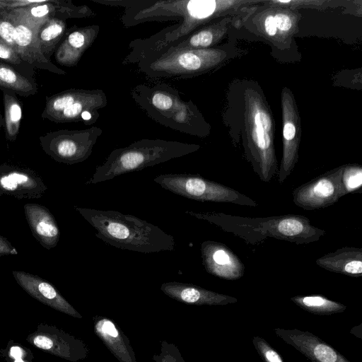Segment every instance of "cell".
<instances>
[{"instance_id":"7c38bea8","label":"cell","mask_w":362,"mask_h":362,"mask_svg":"<svg viewBox=\"0 0 362 362\" xmlns=\"http://www.w3.org/2000/svg\"><path fill=\"white\" fill-rule=\"evenodd\" d=\"M0 16L9 20L14 25L16 50L23 61L38 69L59 75L66 74L42 54L37 39V34L41 26L23 19L11 11L0 13Z\"/></svg>"},{"instance_id":"484cf974","label":"cell","mask_w":362,"mask_h":362,"mask_svg":"<svg viewBox=\"0 0 362 362\" xmlns=\"http://www.w3.org/2000/svg\"><path fill=\"white\" fill-rule=\"evenodd\" d=\"M91 91L92 90L71 88L46 96L42 118L51 121L64 109L86 97Z\"/></svg>"},{"instance_id":"5b68a950","label":"cell","mask_w":362,"mask_h":362,"mask_svg":"<svg viewBox=\"0 0 362 362\" xmlns=\"http://www.w3.org/2000/svg\"><path fill=\"white\" fill-rule=\"evenodd\" d=\"M245 122V157L259 179L269 182L278 173L274 126L269 108L257 93H248L246 96Z\"/></svg>"},{"instance_id":"52a82bcc","label":"cell","mask_w":362,"mask_h":362,"mask_svg":"<svg viewBox=\"0 0 362 362\" xmlns=\"http://www.w3.org/2000/svg\"><path fill=\"white\" fill-rule=\"evenodd\" d=\"M153 180L166 190L196 201L230 203L251 207L258 205L255 200L238 190L198 175L161 174Z\"/></svg>"},{"instance_id":"ffe728a7","label":"cell","mask_w":362,"mask_h":362,"mask_svg":"<svg viewBox=\"0 0 362 362\" xmlns=\"http://www.w3.org/2000/svg\"><path fill=\"white\" fill-rule=\"evenodd\" d=\"M93 331L119 362H136L129 339L112 320L95 315Z\"/></svg>"},{"instance_id":"d6986e66","label":"cell","mask_w":362,"mask_h":362,"mask_svg":"<svg viewBox=\"0 0 362 362\" xmlns=\"http://www.w3.org/2000/svg\"><path fill=\"white\" fill-rule=\"evenodd\" d=\"M99 30V25H93L70 31L54 53L56 62L66 67L76 66L85 51L95 41Z\"/></svg>"},{"instance_id":"30bf717a","label":"cell","mask_w":362,"mask_h":362,"mask_svg":"<svg viewBox=\"0 0 362 362\" xmlns=\"http://www.w3.org/2000/svg\"><path fill=\"white\" fill-rule=\"evenodd\" d=\"M343 168L344 165L334 168L294 189L292 192L293 203L307 211L333 205L341 197Z\"/></svg>"},{"instance_id":"8fae6325","label":"cell","mask_w":362,"mask_h":362,"mask_svg":"<svg viewBox=\"0 0 362 362\" xmlns=\"http://www.w3.org/2000/svg\"><path fill=\"white\" fill-rule=\"evenodd\" d=\"M283 119V154L277 178L282 185L293 170L298 160L300 141V124L296 105L289 89L285 88L281 94Z\"/></svg>"},{"instance_id":"7a4b0ae2","label":"cell","mask_w":362,"mask_h":362,"mask_svg":"<svg viewBox=\"0 0 362 362\" xmlns=\"http://www.w3.org/2000/svg\"><path fill=\"white\" fill-rule=\"evenodd\" d=\"M74 208L95 229V235L111 246L141 253L175 250L172 235L139 217L112 210Z\"/></svg>"},{"instance_id":"4316f807","label":"cell","mask_w":362,"mask_h":362,"mask_svg":"<svg viewBox=\"0 0 362 362\" xmlns=\"http://www.w3.org/2000/svg\"><path fill=\"white\" fill-rule=\"evenodd\" d=\"M262 25L270 38L283 39L293 30L294 17L288 11H269L263 16Z\"/></svg>"},{"instance_id":"f1b7e54d","label":"cell","mask_w":362,"mask_h":362,"mask_svg":"<svg viewBox=\"0 0 362 362\" xmlns=\"http://www.w3.org/2000/svg\"><path fill=\"white\" fill-rule=\"evenodd\" d=\"M60 2L61 0H47L40 4L14 9L11 11L33 24L42 26L49 18L56 17Z\"/></svg>"},{"instance_id":"ba28073f","label":"cell","mask_w":362,"mask_h":362,"mask_svg":"<svg viewBox=\"0 0 362 362\" xmlns=\"http://www.w3.org/2000/svg\"><path fill=\"white\" fill-rule=\"evenodd\" d=\"M103 133L98 127L80 130L59 129L40 136L44 152L55 161L72 165L86 160Z\"/></svg>"},{"instance_id":"f546056e","label":"cell","mask_w":362,"mask_h":362,"mask_svg":"<svg viewBox=\"0 0 362 362\" xmlns=\"http://www.w3.org/2000/svg\"><path fill=\"white\" fill-rule=\"evenodd\" d=\"M362 166L358 164L344 165L341 177V197L350 193H361Z\"/></svg>"},{"instance_id":"9c48e42d","label":"cell","mask_w":362,"mask_h":362,"mask_svg":"<svg viewBox=\"0 0 362 362\" xmlns=\"http://www.w3.org/2000/svg\"><path fill=\"white\" fill-rule=\"evenodd\" d=\"M26 341L45 353L71 362H78L89 354V349L83 340L45 322L39 323Z\"/></svg>"},{"instance_id":"cb8c5ba5","label":"cell","mask_w":362,"mask_h":362,"mask_svg":"<svg viewBox=\"0 0 362 362\" xmlns=\"http://www.w3.org/2000/svg\"><path fill=\"white\" fill-rule=\"evenodd\" d=\"M66 30V19L56 17L49 18L39 28L37 39L40 51L47 59L51 61V57Z\"/></svg>"},{"instance_id":"603a6c76","label":"cell","mask_w":362,"mask_h":362,"mask_svg":"<svg viewBox=\"0 0 362 362\" xmlns=\"http://www.w3.org/2000/svg\"><path fill=\"white\" fill-rule=\"evenodd\" d=\"M0 89L13 92L16 95L28 97L37 93L35 79L29 78L14 68L0 61Z\"/></svg>"},{"instance_id":"277c9868","label":"cell","mask_w":362,"mask_h":362,"mask_svg":"<svg viewBox=\"0 0 362 362\" xmlns=\"http://www.w3.org/2000/svg\"><path fill=\"white\" fill-rule=\"evenodd\" d=\"M132 98L152 119L191 135L201 136V118L195 105L184 100L179 90L165 83L153 86L139 84L132 90Z\"/></svg>"},{"instance_id":"44dd1931","label":"cell","mask_w":362,"mask_h":362,"mask_svg":"<svg viewBox=\"0 0 362 362\" xmlns=\"http://www.w3.org/2000/svg\"><path fill=\"white\" fill-rule=\"evenodd\" d=\"M321 268L351 277L362 276V248L343 247L316 259Z\"/></svg>"},{"instance_id":"4dcf8cb0","label":"cell","mask_w":362,"mask_h":362,"mask_svg":"<svg viewBox=\"0 0 362 362\" xmlns=\"http://www.w3.org/2000/svg\"><path fill=\"white\" fill-rule=\"evenodd\" d=\"M0 59L14 68L23 76L35 79V70L30 64L23 61L16 50L0 40Z\"/></svg>"},{"instance_id":"8d00e7d4","label":"cell","mask_w":362,"mask_h":362,"mask_svg":"<svg viewBox=\"0 0 362 362\" xmlns=\"http://www.w3.org/2000/svg\"><path fill=\"white\" fill-rule=\"evenodd\" d=\"M3 125H4V117H3L1 110H0V132H1Z\"/></svg>"},{"instance_id":"d4e9b609","label":"cell","mask_w":362,"mask_h":362,"mask_svg":"<svg viewBox=\"0 0 362 362\" xmlns=\"http://www.w3.org/2000/svg\"><path fill=\"white\" fill-rule=\"evenodd\" d=\"M4 103V128L6 139L14 142L19 133L23 118L22 106L16 94L7 90H1Z\"/></svg>"},{"instance_id":"ac0fdd59","label":"cell","mask_w":362,"mask_h":362,"mask_svg":"<svg viewBox=\"0 0 362 362\" xmlns=\"http://www.w3.org/2000/svg\"><path fill=\"white\" fill-rule=\"evenodd\" d=\"M25 218L33 237L45 249L57 246L60 231L54 216L45 206L36 203L23 206Z\"/></svg>"},{"instance_id":"3957f363","label":"cell","mask_w":362,"mask_h":362,"mask_svg":"<svg viewBox=\"0 0 362 362\" xmlns=\"http://www.w3.org/2000/svg\"><path fill=\"white\" fill-rule=\"evenodd\" d=\"M200 146L175 141L144 139L113 150L86 182L94 185L197 151Z\"/></svg>"},{"instance_id":"83f0119b","label":"cell","mask_w":362,"mask_h":362,"mask_svg":"<svg viewBox=\"0 0 362 362\" xmlns=\"http://www.w3.org/2000/svg\"><path fill=\"white\" fill-rule=\"evenodd\" d=\"M290 300L304 310L316 315H332L346 309L344 304L321 295L296 296Z\"/></svg>"},{"instance_id":"8992f818","label":"cell","mask_w":362,"mask_h":362,"mask_svg":"<svg viewBox=\"0 0 362 362\" xmlns=\"http://www.w3.org/2000/svg\"><path fill=\"white\" fill-rule=\"evenodd\" d=\"M226 52L217 48L168 50L138 61L140 71L151 78H188L204 73L221 62Z\"/></svg>"},{"instance_id":"1f68e13d","label":"cell","mask_w":362,"mask_h":362,"mask_svg":"<svg viewBox=\"0 0 362 362\" xmlns=\"http://www.w3.org/2000/svg\"><path fill=\"white\" fill-rule=\"evenodd\" d=\"M0 356L5 362H33L34 354L21 343L10 339L6 346L0 349Z\"/></svg>"},{"instance_id":"7402d4cb","label":"cell","mask_w":362,"mask_h":362,"mask_svg":"<svg viewBox=\"0 0 362 362\" xmlns=\"http://www.w3.org/2000/svg\"><path fill=\"white\" fill-rule=\"evenodd\" d=\"M225 30L226 28L218 24L211 25L206 28L196 30L184 39L168 46L156 56L168 50L211 48V46L215 45L221 40L225 33Z\"/></svg>"},{"instance_id":"d590c367","label":"cell","mask_w":362,"mask_h":362,"mask_svg":"<svg viewBox=\"0 0 362 362\" xmlns=\"http://www.w3.org/2000/svg\"><path fill=\"white\" fill-rule=\"evenodd\" d=\"M18 255L17 250L7 238L0 235V257Z\"/></svg>"},{"instance_id":"2e32d148","label":"cell","mask_w":362,"mask_h":362,"mask_svg":"<svg viewBox=\"0 0 362 362\" xmlns=\"http://www.w3.org/2000/svg\"><path fill=\"white\" fill-rule=\"evenodd\" d=\"M12 274L17 284L33 298L66 315L82 318V315L47 280L23 271L13 270Z\"/></svg>"},{"instance_id":"9a60e30c","label":"cell","mask_w":362,"mask_h":362,"mask_svg":"<svg viewBox=\"0 0 362 362\" xmlns=\"http://www.w3.org/2000/svg\"><path fill=\"white\" fill-rule=\"evenodd\" d=\"M275 334L312 362H351L322 339L309 332L276 328Z\"/></svg>"},{"instance_id":"6da1fadb","label":"cell","mask_w":362,"mask_h":362,"mask_svg":"<svg viewBox=\"0 0 362 362\" xmlns=\"http://www.w3.org/2000/svg\"><path fill=\"white\" fill-rule=\"evenodd\" d=\"M185 213L208 221L252 245H260L268 238L304 245L318 241L326 234L325 230L315 227L302 215L251 218L216 211Z\"/></svg>"},{"instance_id":"e0dca14e","label":"cell","mask_w":362,"mask_h":362,"mask_svg":"<svg viewBox=\"0 0 362 362\" xmlns=\"http://www.w3.org/2000/svg\"><path fill=\"white\" fill-rule=\"evenodd\" d=\"M160 290L168 297L186 304L196 305H226L238 302L235 297L218 293L199 286L169 281L161 284Z\"/></svg>"},{"instance_id":"e575fe53","label":"cell","mask_w":362,"mask_h":362,"mask_svg":"<svg viewBox=\"0 0 362 362\" xmlns=\"http://www.w3.org/2000/svg\"><path fill=\"white\" fill-rule=\"evenodd\" d=\"M0 40L16 49V28L8 19L0 16Z\"/></svg>"},{"instance_id":"4fadbf2b","label":"cell","mask_w":362,"mask_h":362,"mask_svg":"<svg viewBox=\"0 0 362 362\" xmlns=\"http://www.w3.org/2000/svg\"><path fill=\"white\" fill-rule=\"evenodd\" d=\"M48 187L33 170L13 163L0 164V196L38 199Z\"/></svg>"},{"instance_id":"d6a6232c","label":"cell","mask_w":362,"mask_h":362,"mask_svg":"<svg viewBox=\"0 0 362 362\" xmlns=\"http://www.w3.org/2000/svg\"><path fill=\"white\" fill-rule=\"evenodd\" d=\"M252 342L264 362H284L279 353L263 338L255 337Z\"/></svg>"},{"instance_id":"836d02e7","label":"cell","mask_w":362,"mask_h":362,"mask_svg":"<svg viewBox=\"0 0 362 362\" xmlns=\"http://www.w3.org/2000/svg\"><path fill=\"white\" fill-rule=\"evenodd\" d=\"M153 360L155 362H185L178 348L165 340L160 342V353L155 354Z\"/></svg>"},{"instance_id":"5bb4252c","label":"cell","mask_w":362,"mask_h":362,"mask_svg":"<svg viewBox=\"0 0 362 362\" xmlns=\"http://www.w3.org/2000/svg\"><path fill=\"white\" fill-rule=\"evenodd\" d=\"M201 256L205 270L225 280H238L245 274V265L226 245L205 240L201 244Z\"/></svg>"}]
</instances>
